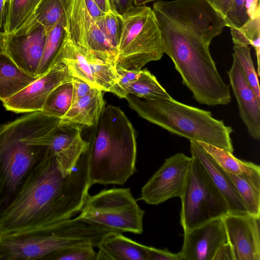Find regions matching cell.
Returning a JSON list of instances; mask_svg holds the SVG:
<instances>
[{
	"label": "cell",
	"instance_id": "cell-1",
	"mask_svg": "<svg viewBox=\"0 0 260 260\" xmlns=\"http://www.w3.org/2000/svg\"><path fill=\"white\" fill-rule=\"evenodd\" d=\"M91 187L86 152L64 176L48 147L0 212V237L34 235L79 214Z\"/></svg>",
	"mask_w": 260,
	"mask_h": 260
},
{
	"label": "cell",
	"instance_id": "cell-2",
	"mask_svg": "<svg viewBox=\"0 0 260 260\" xmlns=\"http://www.w3.org/2000/svg\"><path fill=\"white\" fill-rule=\"evenodd\" d=\"M86 150L89 183L123 185L136 172L134 128L118 107H104L92 127Z\"/></svg>",
	"mask_w": 260,
	"mask_h": 260
},
{
	"label": "cell",
	"instance_id": "cell-3",
	"mask_svg": "<svg viewBox=\"0 0 260 260\" xmlns=\"http://www.w3.org/2000/svg\"><path fill=\"white\" fill-rule=\"evenodd\" d=\"M60 119L38 111L0 125V212L46 151L48 147L40 141L59 125Z\"/></svg>",
	"mask_w": 260,
	"mask_h": 260
},
{
	"label": "cell",
	"instance_id": "cell-4",
	"mask_svg": "<svg viewBox=\"0 0 260 260\" xmlns=\"http://www.w3.org/2000/svg\"><path fill=\"white\" fill-rule=\"evenodd\" d=\"M129 106L138 115L172 134L190 141L207 143L233 153V130L210 111L190 106L172 99L147 100L128 94Z\"/></svg>",
	"mask_w": 260,
	"mask_h": 260
},
{
	"label": "cell",
	"instance_id": "cell-5",
	"mask_svg": "<svg viewBox=\"0 0 260 260\" xmlns=\"http://www.w3.org/2000/svg\"><path fill=\"white\" fill-rule=\"evenodd\" d=\"M119 17L116 66L140 70L147 63L161 59L164 48L152 9L144 5L134 6Z\"/></svg>",
	"mask_w": 260,
	"mask_h": 260
},
{
	"label": "cell",
	"instance_id": "cell-6",
	"mask_svg": "<svg viewBox=\"0 0 260 260\" xmlns=\"http://www.w3.org/2000/svg\"><path fill=\"white\" fill-rule=\"evenodd\" d=\"M77 216L85 221L117 230L142 234L145 211L129 188L104 189L89 196Z\"/></svg>",
	"mask_w": 260,
	"mask_h": 260
},
{
	"label": "cell",
	"instance_id": "cell-7",
	"mask_svg": "<svg viewBox=\"0 0 260 260\" xmlns=\"http://www.w3.org/2000/svg\"><path fill=\"white\" fill-rule=\"evenodd\" d=\"M180 198V224L184 231L222 217L229 213L223 196L203 166L193 157Z\"/></svg>",
	"mask_w": 260,
	"mask_h": 260
},
{
	"label": "cell",
	"instance_id": "cell-8",
	"mask_svg": "<svg viewBox=\"0 0 260 260\" xmlns=\"http://www.w3.org/2000/svg\"><path fill=\"white\" fill-rule=\"evenodd\" d=\"M75 242L73 229L61 223L38 234L0 238V260H44L50 254Z\"/></svg>",
	"mask_w": 260,
	"mask_h": 260
},
{
	"label": "cell",
	"instance_id": "cell-9",
	"mask_svg": "<svg viewBox=\"0 0 260 260\" xmlns=\"http://www.w3.org/2000/svg\"><path fill=\"white\" fill-rule=\"evenodd\" d=\"M64 33L85 52L116 66L117 53L88 11L84 0H63Z\"/></svg>",
	"mask_w": 260,
	"mask_h": 260
},
{
	"label": "cell",
	"instance_id": "cell-10",
	"mask_svg": "<svg viewBox=\"0 0 260 260\" xmlns=\"http://www.w3.org/2000/svg\"><path fill=\"white\" fill-rule=\"evenodd\" d=\"M191 161L192 157L181 152L167 158L142 187L139 200L149 205H157L175 197L180 198Z\"/></svg>",
	"mask_w": 260,
	"mask_h": 260
},
{
	"label": "cell",
	"instance_id": "cell-11",
	"mask_svg": "<svg viewBox=\"0 0 260 260\" xmlns=\"http://www.w3.org/2000/svg\"><path fill=\"white\" fill-rule=\"evenodd\" d=\"M72 78L67 66L56 57L47 73L3 101V106L7 110L17 114L42 111L50 93L59 85L71 81Z\"/></svg>",
	"mask_w": 260,
	"mask_h": 260
},
{
	"label": "cell",
	"instance_id": "cell-12",
	"mask_svg": "<svg viewBox=\"0 0 260 260\" xmlns=\"http://www.w3.org/2000/svg\"><path fill=\"white\" fill-rule=\"evenodd\" d=\"M46 35L42 25L29 21L16 32L7 35L5 53L23 72L37 77Z\"/></svg>",
	"mask_w": 260,
	"mask_h": 260
},
{
	"label": "cell",
	"instance_id": "cell-13",
	"mask_svg": "<svg viewBox=\"0 0 260 260\" xmlns=\"http://www.w3.org/2000/svg\"><path fill=\"white\" fill-rule=\"evenodd\" d=\"M222 219L235 260H260L259 218L229 213Z\"/></svg>",
	"mask_w": 260,
	"mask_h": 260
},
{
	"label": "cell",
	"instance_id": "cell-14",
	"mask_svg": "<svg viewBox=\"0 0 260 260\" xmlns=\"http://www.w3.org/2000/svg\"><path fill=\"white\" fill-rule=\"evenodd\" d=\"M78 124H59L42 140L54 155L58 167L66 176L76 167L87 150L88 141L83 139Z\"/></svg>",
	"mask_w": 260,
	"mask_h": 260
},
{
	"label": "cell",
	"instance_id": "cell-15",
	"mask_svg": "<svg viewBox=\"0 0 260 260\" xmlns=\"http://www.w3.org/2000/svg\"><path fill=\"white\" fill-rule=\"evenodd\" d=\"M183 239L179 252L181 260H213L219 247L227 241L222 217L184 231Z\"/></svg>",
	"mask_w": 260,
	"mask_h": 260
},
{
	"label": "cell",
	"instance_id": "cell-16",
	"mask_svg": "<svg viewBox=\"0 0 260 260\" xmlns=\"http://www.w3.org/2000/svg\"><path fill=\"white\" fill-rule=\"evenodd\" d=\"M233 63L228 72L233 92L236 99L240 116L250 136L260 139V100L246 80L233 55Z\"/></svg>",
	"mask_w": 260,
	"mask_h": 260
},
{
	"label": "cell",
	"instance_id": "cell-17",
	"mask_svg": "<svg viewBox=\"0 0 260 260\" xmlns=\"http://www.w3.org/2000/svg\"><path fill=\"white\" fill-rule=\"evenodd\" d=\"M191 156L203 166L213 182L224 198L229 213L248 214L240 196L231 178L217 162L197 142L190 141Z\"/></svg>",
	"mask_w": 260,
	"mask_h": 260
},
{
	"label": "cell",
	"instance_id": "cell-18",
	"mask_svg": "<svg viewBox=\"0 0 260 260\" xmlns=\"http://www.w3.org/2000/svg\"><path fill=\"white\" fill-rule=\"evenodd\" d=\"M96 247V260H148L146 245L117 231L107 234Z\"/></svg>",
	"mask_w": 260,
	"mask_h": 260
},
{
	"label": "cell",
	"instance_id": "cell-19",
	"mask_svg": "<svg viewBox=\"0 0 260 260\" xmlns=\"http://www.w3.org/2000/svg\"><path fill=\"white\" fill-rule=\"evenodd\" d=\"M105 107L103 91L92 88L90 92L72 104L60 119V124H78L93 127Z\"/></svg>",
	"mask_w": 260,
	"mask_h": 260
},
{
	"label": "cell",
	"instance_id": "cell-20",
	"mask_svg": "<svg viewBox=\"0 0 260 260\" xmlns=\"http://www.w3.org/2000/svg\"><path fill=\"white\" fill-rule=\"evenodd\" d=\"M227 173L247 179L260 190V167L252 162L240 160L232 153L203 142H197Z\"/></svg>",
	"mask_w": 260,
	"mask_h": 260
},
{
	"label": "cell",
	"instance_id": "cell-21",
	"mask_svg": "<svg viewBox=\"0 0 260 260\" xmlns=\"http://www.w3.org/2000/svg\"><path fill=\"white\" fill-rule=\"evenodd\" d=\"M56 57L67 66L73 77L83 80L92 88L99 89L85 54L65 33Z\"/></svg>",
	"mask_w": 260,
	"mask_h": 260
},
{
	"label": "cell",
	"instance_id": "cell-22",
	"mask_svg": "<svg viewBox=\"0 0 260 260\" xmlns=\"http://www.w3.org/2000/svg\"><path fill=\"white\" fill-rule=\"evenodd\" d=\"M37 77H34L23 72L5 53H0L1 101L12 96Z\"/></svg>",
	"mask_w": 260,
	"mask_h": 260
},
{
	"label": "cell",
	"instance_id": "cell-23",
	"mask_svg": "<svg viewBox=\"0 0 260 260\" xmlns=\"http://www.w3.org/2000/svg\"><path fill=\"white\" fill-rule=\"evenodd\" d=\"M41 0H9L6 6L4 32L13 34L24 26L32 17Z\"/></svg>",
	"mask_w": 260,
	"mask_h": 260
},
{
	"label": "cell",
	"instance_id": "cell-24",
	"mask_svg": "<svg viewBox=\"0 0 260 260\" xmlns=\"http://www.w3.org/2000/svg\"><path fill=\"white\" fill-rule=\"evenodd\" d=\"M126 96L132 94L147 100L171 99L156 77L147 69H141L138 79L126 88Z\"/></svg>",
	"mask_w": 260,
	"mask_h": 260
},
{
	"label": "cell",
	"instance_id": "cell-25",
	"mask_svg": "<svg viewBox=\"0 0 260 260\" xmlns=\"http://www.w3.org/2000/svg\"><path fill=\"white\" fill-rule=\"evenodd\" d=\"M64 26L65 16L47 32L43 52L37 71V77L47 73L53 66L63 41Z\"/></svg>",
	"mask_w": 260,
	"mask_h": 260
},
{
	"label": "cell",
	"instance_id": "cell-26",
	"mask_svg": "<svg viewBox=\"0 0 260 260\" xmlns=\"http://www.w3.org/2000/svg\"><path fill=\"white\" fill-rule=\"evenodd\" d=\"M72 98V81L63 83L50 93L42 111L49 116L60 119L70 108Z\"/></svg>",
	"mask_w": 260,
	"mask_h": 260
},
{
	"label": "cell",
	"instance_id": "cell-27",
	"mask_svg": "<svg viewBox=\"0 0 260 260\" xmlns=\"http://www.w3.org/2000/svg\"><path fill=\"white\" fill-rule=\"evenodd\" d=\"M234 45H251L256 53L257 74H260V16L250 19L238 28H230Z\"/></svg>",
	"mask_w": 260,
	"mask_h": 260
},
{
	"label": "cell",
	"instance_id": "cell-28",
	"mask_svg": "<svg viewBox=\"0 0 260 260\" xmlns=\"http://www.w3.org/2000/svg\"><path fill=\"white\" fill-rule=\"evenodd\" d=\"M227 173L233 182L247 213L260 218V190L257 189L245 177Z\"/></svg>",
	"mask_w": 260,
	"mask_h": 260
},
{
	"label": "cell",
	"instance_id": "cell-29",
	"mask_svg": "<svg viewBox=\"0 0 260 260\" xmlns=\"http://www.w3.org/2000/svg\"><path fill=\"white\" fill-rule=\"evenodd\" d=\"M258 16L259 0H233L231 9L224 19L225 26L238 28L249 19Z\"/></svg>",
	"mask_w": 260,
	"mask_h": 260
},
{
	"label": "cell",
	"instance_id": "cell-30",
	"mask_svg": "<svg viewBox=\"0 0 260 260\" xmlns=\"http://www.w3.org/2000/svg\"><path fill=\"white\" fill-rule=\"evenodd\" d=\"M64 16L63 0H41L28 21L42 25L47 32Z\"/></svg>",
	"mask_w": 260,
	"mask_h": 260
},
{
	"label": "cell",
	"instance_id": "cell-31",
	"mask_svg": "<svg viewBox=\"0 0 260 260\" xmlns=\"http://www.w3.org/2000/svg\"><path fill=\"white\" fill-rule=\"evenodd\" d=\"M251 48L248 46H233L234 55L249 85L260 100V90L257 74L251 57Z\"/></svg>",
	"mask_w": 260,
	"mask_h": 260
},
{
	"label": "cell",
	"instance_id": "cell-32",
	"mask_svg": "<svg viewBox=\"0 0 260 260\" xmlns=\"http://www.w3.org/2000/svg\"><path fill=\"white\" fill-rule=\"evenodd\" d=\"M94 247L90 244L68 246L50 254L44 260H96Z\"/></svg>",
	"mask_w": 260,
	"mask_h": 260
},
{
	"label": "cell",
	"instance_id": "cell-33",
	"mask_svg": "<svg viewBox=\"0 0 260 260\" xmlns=\"http://www.w3.org/2000/svg\"><path fill=\"white\" fill-rule=\"evenodd\" d=\"M95 21L110 45L117 53L121 29L119 14L111 9Z\"/></svg>",
	"mask_w": 260,
	"mask_h": 260
},
{
	"label": "cell",
	"instance_id": "cell-34",
	"mask_svg": "<svg viewBox=\"0 0 260 260\" xmlns=\"http://www.w3.org/2000/svg\"><path fill=\"white\" fill-rule=\"evenodd\" d=\"M116 71L119 75V79L113 87L111 92L119 98H125L126 88L138 79L141 70H129L116 66Z\"/></svg>",
	"mask_w": 260,
	"mask_h": 260
},
{
	"label": "cell",
	"instance_id": "cell-35",
	"mask_svg": "<svg viewBox=\"0 0 260 260\" xmlns=\"http://www.w3.org/2000/svg\"><path fill=\"white\" fill-rule=\"evenodd\" d=\"M148 260H181L179 253H172L168 249H157L146 246Z\"/></svg>",
	"mask_w": 260,
	"mask_h": 260
},
{
	"label": "cell",
	"instance_id": "cell-36",
	"mask_svg": "<svg viewBox=\"0 0 260 260\" xmlns=\"http://www.w3.org/2000/svg\"><path fill=\"white\" fill-rule=\"evenodd\" d=\"M72 83L73 85L72 105L88 94L92 87L83 80L74 77H73Z\"/></svg>",
	"mask_w": 260,
	"mask_h": 260
},
{
	"label": "cell",
	"instance_id": "cell-37",
	"mask_svg": "<svg viewBox=\"0 0 260 260\" xmlns=\"http://www.w3.org/2000/svg\"><path fill=\"white\" fill-rule=\"evenodd\" d=\"M224 19L231 9L233 0H207Z\"/></svg>",
	"mask_w": 260,
	"mask_h": 260
},
{
	"label": "cell",
	"instance_id": "cell-38",
	"mask_svg": "<svg viewBox=\"0 0 260 260\" xmlns=\"http://www.w3.org/2000/svg\"><path fill=\"white\" fill-rule=\"evenodd\" d=\"M213 260H235L233 249L228 241L219 247Z\"/></svg>",
	"mask_w": 260,
	"mask_h": 260
},
{
	"label": "cell",
	"instance_id": "cell-39",
	"mask_svg": "<svg viewBox=\"0 0 260 260\" xmlns=\"http://www.w3.org/2000/svg\"><path fill=\"white\" fill-rule=\"evenodd\" d=\"M111 9L119 14H122L135 6L133 0H108Z\"/></svg>",
	"mask_w": 260,
	"mask_h": 260
},
{
	"label": "cell",
	"instance_id": "cell-40",
	"mask_svg": "<svg viewBox=\"0 0 260 260\" xmlns=\"http://www.w3.org/2000/svg\"><path fill=\"white\" fill-rule=\"evenodd\" d=\"M84 2L88 11L94 20L105 14L93 0H84Z\"/></svg>",
	"mask_w": 260,
	"mask_h": 260
},
{
	"label": "cell",
	"instance_id": "cell-41",
	"mask_svg": "<svg viewBox=\"0 0 260 260\" xmlns=\"http://www.w3.org/2000/svg\"><path fill=\"white\" fill-rule=\"evenodd\" d=\"M6 19V6L3 0H0V31H4Z\"/></svg>",
	"mask_w": 260,
	"mask_h": 260
},
{
	"label": "cell",
	"instance_id": "cell-42",
	"mask_svg": "<svg viewBox=\"0 0 260 260\" xmlns=\"http://www.w3.org/2000/svg\"><path fill=\"white\" fill-rule=\"evenodd\" d=\"M99 8L104 13L111 10L108 0H93Z\"/></svg>",
	"mask_w": 260,
	"mask_h": 260
},
{
	"label": "cell",
	"instance_id": "cell-43",
	"mask_svg": "<svg viewBox=\"0 0 260 260\" xmlns=\"http://www.w3.org/2000/svg\"><path fill=\"white\" fill-rule=\"evenodd\" d=\"M7 35L0 31V53H5V45Z\"/></svg>",
	"mask_w": 260,
	"mask_h": 260
},
{
	"label": "cell",
	"instance_id": "cell-44",
	"mask_svg": "<svg viewBox=\"0 0 260 260\" xmlns=\"http://www.w3.org/2000/svg\"><path fill=\"white\" fill-rule=\"evenodd\" d=\"M153 1L154 0H133V3L135 6H140Z\"/></svg>",
	"mask_w": 260,
	"mask_h": 260
},
{
	"label": "cell",
	"instance_id": "cell-45",
	"mask_svg": "<svg viewBox=\"0 0 260 260\" xmlns=\"http://www.w3.org/2000/svg\"><path fill=\"white\" fill-rule=\"evenodd\" d=\"M9 1V0H3V2L4 3V4L5 5V6H6V5L8 4Z\"/></svg>",
	"mask_w": 260,
	"mask_h": 260
}]
</instances>
